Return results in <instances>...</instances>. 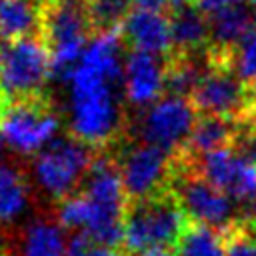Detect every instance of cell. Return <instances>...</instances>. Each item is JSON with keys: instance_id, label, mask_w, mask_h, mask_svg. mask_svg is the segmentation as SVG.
I'll return each instance as SVG.
<instances>
[{"instance_id": "1", "label": "cell", "mask_w": 256, "mask_h": 256, "mask_svg": "<svg viewBox=\"0 0 256 256\" xmlns=\"http://www.w3.org/2000/svg\"><path fill=\"white\" fill-rule=\"evenodd\" d=\"M122 28L96 32L68 76L70 130L88 146L108 144L120 126L116 86L124 80Z\"/></svg>"}, {"instance_id": "2", "label": "cell", "mask_w": 256, "mask_h": 256, "mask_svg": "<svg viewBox=\"0 0 256 256\" xmlns=\"http://www.w3.org/2000/svg\"><path fill=\"white\" fill-rule=\"evenodd\" d=\"M190 218L168 188L148 198L130 200L124 216V250L136 254L152 246H176Z\"/></svg>"}, {"instance_id": "3", "label": "cell", "mask_w": 256, "mask_h": 256, "mask_svg": "<svg viewBox=\"0 0 256 256\" xmlns=\"http://www.w3.org/2000/svg\"><path fill=\"white\" fill-rule=\"evenodd\" d=\"M50 74V50L40 34L0 42V102L40 96Z\"/></svg>"}, {"instance_id": "4", "label": "cell", "mask_w": 256, "mask_h": 256, "mask_svg": "<svg viewBox=\"0 0 256 256\" xmlns=\"http://www.w3.org/2000/svg\"><path fill=\"white\" fill-rule=\"evenodd\" d=\"M92 32L94 30L84 8L54 0L44 2L42 38L50 50L52 76L58 80H68L70 72L80 62Z\"/></svg>"}, {"instance_id": "5", "label": "cell", "mask_w": 256, "mask_h": 256, "mask_svg": "<svg viewBox=\"0 0 256 256\" xmlns=\"http://www.w3.org/2000/svg\"><path fill=\"white\" fill-rule=\"evenodd\" d=\"M58 128L60 120L42 96L0 102V134L18 154H40L56 140Z\"/></svg>"}, {"instance_id": "6", "label": "cell", "mask_w": 256, "mask_h": 256, "mask_svg": "<svg viewBox=\"0 0 256 256\" xmlns=\"http://www.w3.org/2000/svg\"><path fill=\"white\" fill-rule=\"evenodd\" d=\"M90 148L92 146L74 136L52 140L34 162V176L40 188L60 200L74 194L78 182L86 178L96 158Z\"/></svg>"}, {"instance_id": "7", "label": "cell", "mask_w": 256, "mask_h": 256, "mask_svg": "<svg viewBox=\"0 0 256 256\" xmlns=\"http://www.w3.org/2000/svg\"><path fill=\"white\" fill-rule=\"evenodd\" d=\"M186 168L200 172L206 180L226 192L236 204H250L256 200V160L226 146L198 158L180 156Z\"/></svg>"}, {"instance_id": "8", "label": "cell", "mask_w": 256, "mask_h": 256, "mask_svg": "<svg viewBox=\"0 0 256 256\" xmlns=\"http://www.w3.org/2000/svg\"><path fill=\"white\" fill-rule=\"evenodd\" d=\"M170 180L176 182L170 190L176 194L178 202L192 222L214 226L220 230H228L238 224L234 220L236 202L210 180H206L200 172L184 166V174H178L176 178L172 176Z\"/></svg>"}, {"instance_id": "9", "label": "cell", "mask_w": 256, "mask_h": 256, "mask_svg": "<svg viewBox=\"0 0 256 256\" xmlns=\"http://www.w3.org/2000/svg\"><path fill=\"white\" fill-rule=\"evenodd\" d=\"M198 110L186 96L166 94L148 106L142 118V138L168 154H180L196 126Z\"/></svg>"}, {"instance_id": "10", "label": "cell", "mask_w": 256, "mask_h": 256, "mask_svg": "<svg viewBox=\"0 0 256 256\" xmlns=\"http://www.w3.org/2000/svg\"><path fill=\"white\" fill-rule=\"evenodd\" d=\"M190 100L202 116L240 118L252 108L248 86L230 70V66L212 64L196 84Z\"/></svg>"}, {"instance_id": "11", "label": "cell", "mask_w": 256, "mask_h": 256, "mask_svg": "<svg viewBox=\"0 0 256 256\" xmlns=\"http://www.w3.org/2000/svg\"><path fill=\"white\" fill-rule=\"evenodd\" d=\"M172 172V154L146 142L132 148L120 166L128 200H140L162 192Z\"/></svg>"}, {"instance_id": "12", "label": "cell", "mask_w": 256, "mask_h": 256, "mask_svg": "<svg viewBox=\"0 0 256 256\" xmlns=\"http://www.w3.org/2000/svg\"><path fill=\"white\" fill-rule=\"evenodd\" d=\"M124 96L132 106H150L166 90V64L160 56L132 50L124 60Z\"/></svg>"}, {"instance_id": "13", "label": "cell", "mask_w": 256, "mask_h": 256, "mask_svg": "<svg viewBox=\"0 0 256 256\" xmlns=\"http://www.w3.org/2000/svg\"><path fill=\"white\" fill-rule=\"evenodd\" d=\"M122 36L132 50L166 56L174 50L170 16L144 8H134L122 24Z\"/></svg>"}, {"instance_id": "14", "label": "cell", "mask_w": 256, "mask_h": 256, "mask_svg": "<svg viewBox=\"0 0 256 256\" xmlns=\"http://www.w3.org/2000/svg\"><path fill=\"white\" fill-rule=\"evenodd\" d=\"M172 42L178 54H194L210 42L208 16L196 6L194 0L186 2L170 14Z\"/></svg>"}, {"instance_id": "15", "label": "cell", "mask_w": 256, "mask_h": 256, "mask_svg": "<svg viewBox=\"0 0 256 256\" xmlns=\"http://www.w3.org/2000/svg\"><path fill=\"white\" fill-rule=\"evenodd\" d=\"M42 10L36 0H0V42L42 36Z\"/></svg>"}, {"instance_id": "16", "label": "cell", "mask_w": 256, "mask_h": 256, "mask_svg": "<svg viewBox=\"0 0 256 256\" xmlns=\"http://www.w3.org/2000/svg\"><path fill=\"white\" fill-rule=\"evenodd\" d=\"M238 136V128L232 118L222 116H202L196 120V126L188 138L186 148L180 152V156L198 158L208 152L232 146Z\"/></svg>"}, {"instance_id": "17", "label": "cell", "mask_w": 256, "mask_h": 256, "mask_svg": "<svg viewBox=\"0 0 256 256\" xmlns=\"http://www.w3.org/2000/svg\"><path fill=\"white\" fill-rule=\"evenodd\" d=\"M174 256H226V230L192 222L176 242Z\"/></svg>"}, {"instance_id": "18", "label": "cell", "mask_w": 256, "mask_h": 256, "mask_svg": "<svg viewBox=\"0 0 256 256\" xmlns=\"http://www.w3.org/2000/svg\"><path fill=\"white\" fill-rule=\"evenodd\" d=\"M66 248L68 242L60 224L36 220L24 232L20 256H66Z\"/></svg>"}, {"instance_id": "19", "label": "cell", "mask_w": 256, "mask_h": 256, "mask_svg": "<svg viewBox=\"0 0 256 256\" xmlns=\"http://www.w3.org/2000/svg\"><path fill=\"white\" fill-rule=\"evenodd\" d=\"M28 206V186L22 174L0 164V224L14 222Z\"/></svg>"}, {"instance_id": "20", "label": "cell", "mask_w": 256, "mask_h": 256, "mask_svg": "<svg viewBox=\"0 0 256 256\" xmlns=\"http://www.w3.org/2000/svg\"><path fill=\"white\" fill-rule=\"evenodd\" d=\"M208 66H210V60H208ZM208 66L192 58V54L172 56L166 62V92L190 98L196 84L208 70Z\"/></svg>"}, {"instance_id": "21", "label": "cell", "mask_w": 256, "mask_h": 256, "mask_svg": "<svg viewBox=\"0 0 256 256\" xmlns=\"http://www.w3.org/2000/svg\"><path fill=\"white\" fill-rule=\"evenodd\" d=\"M134 0H88L84 6L88 20L94 32H104L112 28H120L132 8Z\"/></svg>"}, {"instance_id": "22", "label": "cell", "mask_w": 256, "mask_h": 256, "mask_svg": "<svg viewBox=\"0 0 256 256\" xmlns=\"http://www.w3.org/2000/svg\"><path fill=\"white\" fill-rule=\"evenodd\" d=\"M230 68L248 88H256V26L232 52Z\"/></svg>"}, {"instance_id": "23", "label": "cell", "mask_w": 256, "mask_h": 256, "mask_svg": "<svg viewBox=\"0 0 256 256\" xmlns=\"http://www.w3.org/2000/svg\"><path fill=\"white\" fill-rule=\"evenodd\" d=\"M226 256H256V238L252 232L234 224L226 230Z\"/></svg>"}, {"instance_id": "24", "label": "cell", "mask_w": 256, "mask_h": 256, "mask_svg": "<svg viewBox=\"0 0 256 256\" xmlns=\"http://www.w3.org/2000/svg\"><path fill=\"white\" fill-rule=\"evenodd\" d=\"M186 2H190V0H134V6L144 8V10H152V12H162V14L170 16L174 10H178Z\"/></svg>"}, {"instance_id": "25", "label": "cell", "mask_w": 256, "mask_h": 256, "mask_svg": "<svg viewBox=\"0 0 256 256\" xmlns=\"http://www.w3.org/2000/svg\"><path fill=\"white\" fill-rule=\"evenodd\" d=\"M94 240L84 234V232H76L70 240H68V248H66V256H90L92 248H94Z\"/></svg>"}, {"instance_id": "26", "label": "cell", "mask_w": 256, "mask_h": 256, "mask_svg": "<svg viewBox=\"0 0 256 256\" xmlns=\"http://www.w3.org/2000/svg\"><path fill=\"white\" fill-rule=\"evenodd\" d=\"M194 2H196V6L210 18V16H214V14H218V12L226 10V8H230V6H234V4L244 2V0H194Z\"/></svg>"}, {"instance_id": "27", "label": "cell", "mask_w": 256, "mask_h": 256, "mask_svg": "<svg viewBox=\"0 0 256 256\" xmlns=\"http://www.w3.org/2000/svg\"><path fill=\"white\" fill-rule=\"evenodd\" d=\"M130 256H174V250H170V246H152Z\"/></svg>"}, {"instance_id": "28", "label": "cell", "mask_w": 256, "mask_h": 256, "mask_svg": "<svg viewBox=\"0 0 256 256\" xmlns=\"http://www.w3.org/2000/svg\"><path fill=\"white\" fill-rule=\"evenodd\" d=\"M90 256H124L122 252H118V248H108V246H94Z\"/></svg>"}, {"instance_id": "29", "label": "cell", "mask_w": 256, "mask_h": 256, "mask_svg": "<svg viewBox=\"0 0 256 256\" xmlns=\"http://www.w3.org/2000/svg\"><path fill=\"white\" fill-rule=\"evenodd\" d=\"M54 2H60V4H68V6H80L84 8L88 4V0H54Z\"/></svg>"}, {"instance_id": "30", "label": "cell", "mask_w": 256, "mask_h": 256, "mask_svg": "<svg viewBox=\"0 0 256 256\" xmlns=\"http://www.w3.org/2000/svg\"><path fill=\"white\" fill-rule=\"evenodd\" d=\"M4 146H6V142H4V138H2V134H0V156H2V152H4Z\"/></svg>"}, {"instance_id": "31", "label": "cell", "mask_w": 256, "mask_h": 256, "mask_svg": "<svg viewBox=\"0 0 256 256\" xmlns=\"http://www.w3.org/2000/svg\"><path fill=\"white\" fill-rule=\"evenodd\" d=\"M246 2H248V4L252 6V8H256V0H246Z\"/></svg>"}, {"instance_id": "32", "label": "cell", "mask_w": 256, "mask_h": 256, "mask_svg": "<svg viewBox=\"0 0 256 256\" xmlns=\"http://www.w3.org/2000/svg\"><path fill=\"white\" fill-rule=\"evenodd\" d=\"M0 256H8V254H6V252H0Z\"/></svg>"}]
</instances>
